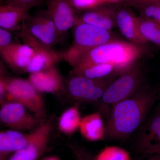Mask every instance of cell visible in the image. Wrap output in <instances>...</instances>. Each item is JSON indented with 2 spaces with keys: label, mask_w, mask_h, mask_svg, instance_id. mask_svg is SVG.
Segmentation results:
<instances>
[{
  "label": "cell",
  "mask_w": 160,
  "mask_h": 160,
  "mask_svg": "<svg viewBox=\"0 0 160 160\" xmlns=\"http://www.w3.org/2000/svg\"><path fill=\"white\" fill-rule=\"evenodd\" d=\"M150 155L151 156L148 158L142 160H160V154H155Z\"/></svg>",
  "instance_id": "34"
},
{
  "label": "cell",
  "mask_w": 160,
  "mask_h": 160,
  "mask_svg": "<svg viewBox=\"0 0 160 160\" xmlns=\"http://www.w3.org/2000/svg\"><path fill=\"white\" fill-rule=\"evenodd\" d=\"M73 29L72 44L61 52L62 60L72 68L88 52L115 39L111 31L82 22H79Z\"/></svg>",
  "instance_id": "4"
},
{
  "label": "cell",
  "mask_w": 160,
  "mask_h": 160,
  "mask_svg": "<svg viewBox=\"0 0 160 160\" xmlns=\"http://www.w3.org/2000/svg\"><path fill=\"white\" fill-rule=\"evenodd\" d=\"M132 4L135 6L149 3H156L160 4V0H132Z\"/></svg>",
  "instance_id": "29"
},
{
  "label": "cell",
  "mask_w": 160,
  "mask_h": 160,
  "mask_svg": "<svg viewBox=\"0 0 160 160\" xmlns=\"http://www.w3.org/2000/svg\"><path fill=\"white\" fill-rule=\"evenodd\" d=\"M120 72L113 65L107 63L92 64L80 68H72L70 75H78L89 78H106Z\"/></svg>",
  "instance_id": "19"
},
{
  "label": "cell",
  "mask_w": 160,
  "mask_h": 160,
  "mask_svg": "<svg viewBox=\"0 0 160 160\" xmlns=\"http://www.w3.org/2000/svg\"><path fill=\"white\" fill-rule=\"evenodd\" d=\"M135 7L139 9L141 16L152 20L160 24L159 3H146Z\"/></svg>",
  "instance_id": "24"
},
{
  "label": "cell",
  "mask_w": 160,
  "mask_h": 160,
  "mask_svg": "<svg viewBox=\"0 0 160 160\" xmlns=\"http://www.w3.org/2000/svg\"><path fill=\"white\" fill-rule=\"evenodd\" d=\"M29 11L10 4H0V27L10 32L21 29Z\"/></svg>",
  "instance_id": "16"
},
{
  "label": "cell",
  "mask_w": 160,
  "mask_h": 160,
  "mask_svg": "<svg viewBox=\"0 0 160 160\" xmlns=\"http://www.w3.org/2000/svg\"><path fill=\"white\" fill-rule=\"evenodd\" d=\"M6 70L5 66L3 65L2 60L0 58V78L6 77Z\"/></svg>",
  "instance_id": "31"
},
{
  "label": "cell",
  "mask_w": 160,
  "mask_h": 160,
  "mask_svg": "<svg viewBox=\"0 0 160 160\" xmlns=\"http://www.w3.org/2000/svg\"><path fill=\"white\" fill-rule=\"evenodd\" d=\"M116 23L123 36L130 42L141 46L148 43L139 31L137 16L128 8L116 9Z\"/></svg>",
  "instance_id": "14"
},
{
  "label": "cell",
  "mask_w": 160,
  "mask_h": 160,
  "mask_svg": "<svg viewBox=\"0 0 160 160\" xmlns=\"http://www.w3.org/2000/svg\"><path fill=\"white\" fill-rule=\"evenodd\" d=\"M20 29V37L24 43L34 49H53L60 39L57 29L46 9L29 15Z\"/></svg>",
  "instance_id": "3"
},
{
  "label": "cell",
  "mask_w": 160,
  "mask_h": 160,
  "mask_svg": "<svg viewBox=\"0 0 160 160\" xmlns=\"http://www.w3.org/2000/svg\"><path fill=\"white\" fill-rule=\"evenodd\" d=\"M75 160H94V157L88 150L76 145L70 146Z\"/></svg>",
  "instance_id": "26"
},
{
  "label": "cell",
  "mask_w": 160,
  "mask_h": 160,
  "mask_svg": "<svg viewBox=\"0 0 160 160\" xmlns=\"http://www.w3.org/2000/svg\"><path fill=\"white\" fill-rule=\"evenodd\" d=\"M28 79L41 93L58 94L66 90V84L57 66L30 73Z\"/></svg>",
  "instance_id": "13"
},
{
  "label": "cell",
  "mask_w": 160,
  "mask_h": 160,
  "mask_svg": "<svg viewBox=\"0 0 160 160\" xmlns=\"http://www.w3.org/2000/svg\"><path fill=\"white\" fill-rule=\"evenodd\" d=\"M52 129L50 121L41 122L28 134L26 146L10 155L8 160H37L47 149Z\"/></svg>",
  "instance_id": "8"
},
{
  "label": "cell",
  "mask_w": 160,
  "mask_h": 160,
  "mask_svg": "<svg viewBox=\"0 0 160 160\" xmlns=\"http://www.w3.org/2000/svg\"><path fill=\"white\" fill-rule=\"evenodd\" d=\"M146 52L144 46L114 39L88 52L72 68L107 63L115 66L121 73L137 63Z\"/></svg>",
  "instance_id": "2"
},
{
  "label": "cell",
  "mask_w": 160,
  "mask_h": 160,
  "mask_svg": "<svg viewBox=\"0 0 160 160\" xmlns=\"http://www.w3.org/2000/svg\"><path fill=\"white\" fill-rule=\"evenodd\" d=\"M79 130L82 136L90 142H97L106 138L105 126L99 112L82 118Z\"/></svg>",
  "instance_id": "17"
},
{
  "label": "cell",
  "mask_w": 160,
  "mask_h": 160,
  "mask_svg": "<svg viewBox=\"0 0 160 160\" xmlns=\"http://www.w3.org/2000/svg\"><path fill=\"white\" fill-rule=\"evenodd\" d=\"M6 4H10L29 10L39 5L43 0H4Z\"/></svg>",
  "instance_id": "27"
},
{
  "label": "cell",
  "mask_w": 160,
  "mask_h": 160,
  "mask_svg": "<svg viewBox=\"0 0 160 160\" xmlns=\"http://www.w3.org/2000/svg\"><path fill=\"white\" fill-rule=\"evenodd\" d=\"M157 154H160V150H159V151L158 152H157Z\"/></svg>",
  "instance_id": "37"
},
{
  "label": "cell",
  "mask_w": 160,
  "mask_h": 160,
  "mask_svg": "<svg viewBox=\"0 0 160 160\" xmlns=\"http://www.w3.org/2000/svg\"><path fill=\"white\" fill-rule=\"evenodd\" d=\"M76 11L82 12L104 4L103 0H69Z\"/></svg>",
  "instance_id": "25"
},
{
  "label": "cell",
  "mask_w": 160,
  "mask_h": 160,
  "mask_svg": "<svg viewBox=\"0 0 160 160\" xmlns=\"http://www.w3.org/2000/svg\"><path fill=\"white\" fill-rule=\"evenodd\" d=\"M138 28L141 36L147 42L160 47V24L143 17H137Z\"/></svg>",
  "instance_id": "22"
},
{
  "label": "cell",
  "mask_w": 160,
  "mask_h": 160,
  "mask_svg": "<svg viewBox=\"0 0 160 160\" xmlns=\"http://www.w3.org/2000/svg\"><path fill=\"white\" fill-rule=\"evenodd\" d=\"M136 149L143 154H157L160 150V104L147 119L138 135Z\"/></svg>",
  "instance_id": "10"
},
{
  "label": "cell",
  "mask_w": 160,
  "mask_h": 160,
  "mask_svg": "<svg viewBox=\"0 0 160 160\" xmlns=\"http://www.w3.org/2000/svg\"><path fill=\"white\" fill-rule=\"evenodd\" d=\"M28 142V134L9 129L0 131V151L12 153L22 149Z\"/></svg>",
  "instance_id": "20"
},
{
  "label": "cell",
  "mask_w": 160,
  "mask_h": 160,
  "mask_svg": "<svg viewBox=\"0 0 160 160\" xmlns=\"http://www.w3.org/2000/svg\"><path fill=\"white\" fill-rule=\"evenodd\" d=\"M137 63L118 75L100 101L105 106H113L133 95L142 87V72Z\"/></svg>",
  "instance_id": "6"
},
{
  "label": "cell",
  "mask_w": 160,
  "mask_h": 160,
  "mask_svg": "<svg viewBox=\"0 0 160 160\" xmlns=\"http://www.w3.org/2000/svg\"><path fill=\"white\" fill-rule=\"evenodd\" d=\"M29 112L22 104L9 101L0 107V122L12 130H33L42 122Z\"/></svg>",
  "instance_id": "9"
},
{
  "label": "cell",
  "mask_w": 160,
  "mask_h": 160,
  "mask_svg": "<svg viewBox=\"0 0 160 160\" xmlns=\"http://www.w3.org/2000/svg\"><path fill=\"white\" fill-rule=\"evenodd\" d=\"M158 100L157 89L142 87L133 95L112 106L105 126L106 138H127L142 126Z\"/></svg>",
  "instance_id": "1"
},
{
  "label": "cell",
  "mask_w": 160,
  "mask_h": 160,
  "mask_svg": "<svg viewBox=\"0 0 160 160\" xmlns=\"http://www.w3.org/2000/svg\"><path fill=\"white\" fill-rule=\"evenodd\" d=\"M157 90L158 100L159 101V103L160 104V85L159 87L157 89Z\"/></svg>",
  "instance_id": "36"
},
{
  "label": "cell",
  "mask_w": 160,
  "mask_h": 160,
  "mask_svg": "<svg viewBox=\"0 0 160 160\" xmlns=\"http://www.w3.org/2000/svg\"><path fill=\"white\" fill-rule=\"evenodd\" d=\"M128 0H103V2L104 4H107V3H118L122 2H125V1H127Z\"/></svg>",
  "instance_id": "33"
},
{
  "label": "cell",
  "mask_w": 160,
  "mask_h": 160,
  "mask_svg": "<svg viewBox=\"0 0 160 160\" xmlns=\"http://www.w3.org/2000/svg\"><path fill=\"white\" fill-rule=\"evenodd\" d=\"M34 52L33 48L25 43L12 42L0 49V58L13 71L25 72Z\"/></svg>",
  "instance_id": "12"
},
{
  "label": "cell",
  "mask_w": 160,
  "mask_h": 160,
  "mask_svg": "<svg viewBox=\"0 0 160 160\" xmlns=\"http://www.w3.org/2000/svg\"><path fill=\"white\" fill-rule=\"evenodd\" d=\"M82 119L78 106H71L63 112L59 118V130L66 135H72L79 129Z\"/></svg>",
  "instance_id": "21"
},
{
  "label": "cell",
  "mask_w": 160,
  "mask_h": 160,
  "mask_svg": "<svg viewBox=\"0 0 160 160\" xmlns=\"http://www.w3.org/2000/svg\"><path fill=\"white\" fill-rule=\"evenodd\" d=\"M31 62L25 72L30 73L43 71L57 66L62 60L61 52L53 49H35Z\"/></svg>",
  "instance_id": "18"
},
{
  "label": "cell",
  "mask_w": 160,
  "mask_h": 160,
  "mask_svg": "<svg viewBox=\"0 0 160 160\" xmlns=\"http://www.w3.org/2000/svg\"><path fill=\"white\" fill-rule=\"evenodd\" d=\"M2 79L9 101L22 104L42 122L44 121L46 109L44 100L29 80L6 77Z\"/></svg>",
  "instance_id": "5"
},
{
  "label": "cell",
  "mask_w": 160,
  "mask_h": 160,
  "mask_svg": "<svg viewBox=\"0 0 160 160\" xmlns=\"http://www.w3.org/2000/svg\"><path fill=\"white\" fill-rule=\"evenodd\" d=\"M119 74L99 79L70 75L66 84V90L71 98L78 102H96L101 100L106 89Z\"/></svg>",
  "instance_id": "7"
},
{
  "label": "cell",
  "mask_w": 160,
  "mask_h": 160,
  "mask_svg": "<svg viewBox=\"0 0 160 160\" xmlns=\"http://www.w3.org/2000/svg\"><path fill=\"white\" fill-rule=\"evenodd\" d=\"M11 153L0 151V160H8Z\"/></svg>",
  "instance_id": "32"
},
{
  "label": "cell",
  "mask_w": 160,
  "mask_h": 160,
  "mask_svg": "<svg viewBox=\"0 0 160 160\" xmlns=\"http://www.w3.org/2000/svg\"><path fill=\"white\" fill-rule=\"evenodd\" d=\"M47 9L60 39L78 23L79 16L69 0H46Z\"/></svg>",
  "instance_id": "11"
},
{
  "label": "cell",
  "mask_w": 160,
  "mask_h": 160,
  "mask_svg": "<svg viewBox=\"0 0 160 160\" xmlns=\"http://www.w3.org/2000/svg\"><path fill=\"white\" fill-rule=\"evenodd\" d=\"M6 96V89L2 78H0V101Z\"/></svg>",
  "instance_id": "30"
},
{
  "label": "cell",
  "mask_w": 160,
  "mask_h": 160,
  "mask_svg": "<svg viewBox=\"0 0 160 160\" xmlns=\"http://www.w3.org/2000/svg\"><path fill=\"white\" fill-rule=\"evenodd\" d=\"M94 160H131L129 152L117 146H109L103 149Z\"/></svg>",
  "instance_id": "23"
},
{
  "label": "cell",
  "mask_w": 160,
  "mask_h": 160,
  "mask_svg": "<svg viewBox=\"0 0 160 160\" xmlns=\"http://www.w3.org/2000/svg\"><path fill=\"white\" fill-rule=\"evenodd\" d=\"M43 160H60L58 158L55 157H49L46 158L45 159Z\"/></svg>",
  "instance_id": "35"
},
{
  "label": "cell",
  "mask_w": 160,
  "mask_h": 160,
  "mask_svg": "<svg viewBox=\"0 0 160 160\" xmlns=\"http://www.w3.org/2000/svg\"><path fill=\"white\" fill-rule=\"evenodd\" d=\"M12 40L11 32L0 27V49L12 43Z\"/></svg>",
  "instance_id": "28"
},
{
  "label": "cell",
  "mask_w": 160,
  "mask_h": 160,
  "mask_svg": "<svg viewBox=\"0 0 160 160\" xmlns=\"http://www.w3.org/2000/svg\"><path fill=\"white\" fill-rule=\"evenodd\" d=\"M103 5L82 12L79 22L111 31L116 26V9Z\"/></svg>",
  "instance_id": "15"
}]
</instances>
